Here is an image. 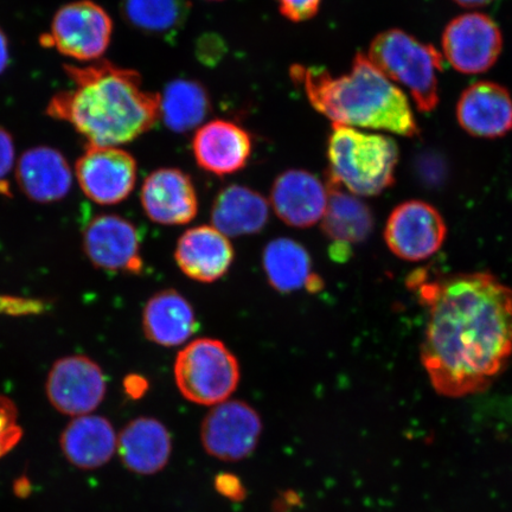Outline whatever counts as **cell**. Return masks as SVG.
I'll list each match as a JSON object with an SVG mask.
<instances>
[{
  "mask_svg": "<svg viewBox=\"0 0 512 512\" xmlns=\"http://www.w3.org/2000/svg\"><path fill=\"white\" fill-rule=\"evenodd\" d=\"M420 297L428 310L421 362L435 392H484L512 358V288L471 272L421 286Z\"/></svg>",
  "mask_w": 512,
  "mask_h": 512,
  "instance_id": "cell-1",
  "label": "cell"
},
{
  "mask_svg": "<svg viewBox=\"0 0 512 512\" xmlns=\"http://www.w3.org/2000/svg\"><path fill=\"white\" fill-rule=\"evenodd\" d=\"M64 70L73 86L50 99L47 114L72 126L87 145L119 147L157 123L160 95L146 91L136 70L108 61Z\"/></svg>",
  "mask_w": 512,
  "mask_h": 512,
  "instance_id": "cell-2",
  "label": "cell"
},
{
  "mask_svg": "<svg viewBox=\"0 0 512 512\" xmlns=\"http://www.w3.org/2000/svg\"><path fill=\"white\" fill-rule=\"evenodd\" d=\"M291 78L307 100L334 125L418 136L419 127L407 96L358 53L348 74L332 75L323 67L293 66Z\"/></svg>",
  "mask_w": 512,
  "mask_h": 512,
  "instance_id": "cell-3",
  "label": "cell"
},
{
  "mask_svg": "<svg viewBox=\"0 0 512 512\" xmlns=\"http://www.w3.org/2000/svg\"><path fill=\"white\" fill-rule=\"evenodd\" d=\"M328 160L329 181L356 196H379L395 183L399 147L384 134L332 125Z\"/></svg>",
  "mask_w": 512,
  "mask_h": 512,
  "instance_id": "cell-4",
  "label": "cell"
},
{
  "mask_svg": "<svg viewBox=\"0 0 512 512\" xmlns=\"http://www.w3.org/2000/svg\"><path fill=\"white\" fill-rule=\"evenodd\" d=\"M368 57L390 81L408 89L419 111L430 113L438 107L444 59L432 44L401 29H389L370 43Z\"/></svg>",
  "mask_w": 512,
  "mask_h": 512,
  "instance_id": "cell-5",
  "label": "cell"
},
{
  "mask_svg": "<svg viewBox=\"0 0 512 512\" xmlns=\"http://www.w3.org/2000/svg\"><path fill=\"white\" fill-rule=\"evenodd\" d=\"M240 379L238 358L219 339H196L176 357L177 388L184 399L196 405L216 406L227 401Z\"/></svg>",
  "mask_w": 512,
  "mask_h": 512,
  "instance_id": "cell-6",
  "label": "cell"
},
{
  "mask_svg": "<svg viewBox=\"0 0 512 512\" xmlns=\"http://www.w3.org/2000/svg\"><path fill=\"white\" fill-rule=\"evenodd\" d=\"M112 34V18L102 6L92 0H76L56 11L42 42L75 61L96 62L110 47Z\"/></svg>",
  "mask_w": 512,
  "mask_h": 512,
  "instance_id": "cell-7",
  "label": "cell"
},
{
  "mask_svg": "<svg viewBox=\"0 0 512 512\" xmlns=\"http://www.w3.org/2000/svg\"><path fill=\"white\" fill-rule=\"evenodd\" d=\"M262 428L261 416L251 405L227 400L204 416L201 443L210 457L222 462H241L258 447Z\"/></svg>",
  "mask_w": 512,
  "mask_h": 512,
  "instance_id": "cell-8",
  "label": "cell"
},
{
  "mask_svg": "<svg viewBox=\"0 0 512 512\" xmlns=\"http://www.w3.org/2000/svg\"><path fill=\"white\" fill-rule=\"evenodd\" d=\"M441 48L457 72L482 74L494 67L501 56L503 36L494 19L480 12H470L453 18L446 25Z\"/></svg>",
  "mask_w": 512,
  "mask_h": 512,
  "instance_id": "cell-9",
  "label": "cell"
},
{
  "mask_svg": "<svg viewBox=\"0 0 512 512\" xmlns=\"http://www.w3.org/2000/svg\"><path fill=\"white\" fill-rule=\"evenodd\" d=\"M80 188L89 200L113 206L126 200L136 187V159L118 146L87 145L75 164Z\"/></svg>",
  "mask_w": 512,
  "mask_h": 512,
  "instance_id": "cell-10",
  "label": "cell"
},
{
  "mask_svg": "<svg viewBox=\"0 0 512 512\" xmlns=\"http://www.w3.org/2000/svg\"><path fill=\"white\" fill-rule=\"evenodd\" d=\"M447 227L432 204L412 200L399 204L389 215L384 240L394 255L406 261L431 258L443 247Z\"/></svg>",
  "mask_w": 512,
  "mask_h": 512,
  "instance_id": "cell-11",
  "label": "cell"
},
{
  "mask_svg": "<svg viewBox=\"0 0 512 512\" xmlns=\"http://www.w3.org/2000/svg\"><path fill=\"white\" fill-rule=\"evenodd\" d=\"M107 383L101 368L86 356H68L55 362L47 380L48 399L62 414H91L104 401Z\"/></svg>",
  "mask_w": 512,
  "mask_h": 512,
  "instance_id": "cell-12",
  "label": "cell"
},
{
  "mask_svg": "<svg viewBox=\"0 0 512 512\" xmlns=\"http://www.w3.org/2000/svg\"><path fill=\"white\" fill-rule=\"evenodd\" d=\"M83 248L96 267L142 274L140 236L134 224L118 215H96L83 229Z\"/></svg>",
  "mask_w": 512,
  "mask_h": 512,
  "instance_id": "cell-13",
  "label": "cell"
},
{
  "mask_svg": "<svg viewBox=\"0 0 512 512\" xmlns=\"http://www.w3.org/2000/svg\"><path fill=\"white\" fill-rule=\"evenodd\" d=\"M140 201L146 216L164 226H183L198 213L194 182L184 171L175 168L158 169L147 176Z\"/></svg>",
  "mask_w": 512,
  "mask_h": 512,
  "instance_id": "cell-14",
  "label": "cell"
},
{
  "mask_svg": "<svg viewBox=\"0 0 512 512\" xmlns=\"http://www.w3.org/2000/svg\"><path fill=\"white\" fill-rule=\"evenodd\" d=\"M196 163L216 176L236 174L246 168L253 152V140L245 128L217 119L200 127L192 139Z\"/></svg>",
  "mask_w": 512,
  "mask_h": 512,
  "instance_id": "cell-15",
  "label": "cell"
},
{
  "mask_svg": "<svg viewBox=\"0 0 512 512\" xmlns=\"http://www.w3.org/2000/svg\"><path fill=\"white\" fill-rule=\"evenodd\" d=\"M460 127L472 137L495 139L512 131V98L507 88L491 81L472 83L457 104Z\"/></svg>",
  "mask_w": 512,
  "mask_h": 512,
  "instance_id": "cell-16",
  "label": "cell"
},
{
  "mask_svg": "<svg viewBox=\"0 0 512 512\" xmlns=\"http://www.w3.org/2000/svg\"><path fill=\"white\" fill-rule=\"evenodd\" d=\"M271 204L287 226L310 228L323 219L328 206V188L309 171L288 170L275 179Z\"/></svg>",
  "mask_w": 512,
  "mask_h": 512,
  "instance_id": "cell-17",
  "label": "cell"
},
{
  "mask_svg": "<svg viewBox=\"0 0 512 512\" xmlns=\"http://www.w3.org/2000/svg\"><path fill=\"white\" fill-rule=\"evenodd\" d=\"M232 242L213 226L194 227L181 235L175 249L179 270L188 278L211 284L224 277L233 265Z\"/></svg>",
  "mask_w": 512,
  "mask_h": 512,
  "instance_id": "cell-18",
  "label": "cell"
},
{
  "mask_svg": "<svg viewBox=\"0 0 512 512\" xmlns=\"http://www.w3.org/2000/svg\"><path fill=\"white\" fill-rule=\"evenodd\" d=\"M19 189L31 201L63 200L73 185V172L66 157L50 146H35L22 153L15 168Z\"/></svg>",
  "mask_w": 512,
  "mask_h": 512,
  "instance_id": "cell-19",
  "label": "cell"
},
{
  "mask_svg": "<svg viewBox=\"0 0 512 512\" xmlns=\"http://www.w3.org/2000/svg\"><path fill=\"white\" fill-rule=\"evenodd\" d=\"M117 453L127 470L139 476L156 475L170 462L171 433L159 420L142 416L118 434Z\"/></svg>",
  "mask_w": 512,
  "mask_h": 512,
  "instance_id": "cell-20",
  "label": "cell"
},
{
  "mask_svg": "<svg viewBox=\"0 0 512 512\" xmlns=\"http://www.w3.org/2000/svg\"><path fill=\"white\" fill-rule=\"evenodd\" d=\"M60 445L70 464L82 470H95L110 462L117 452L118 434L102 416H76L64 428Z\"/></svg>",
  "mask_w": 512,
  "mask_h": 512,
  "instance_id": "cell-21",
  "label": "cell"
},
{
  "mask_svg": "<svg viewBox=\"0 0 512 512\" xmlns=\"http://www.w3.org/2000/svg\"><path fill=\"white\" fill-rule=\"evenodd\" d=\"M143 330L153 343L178 347L198 330L196 312L183 294L176 290L160 291L144 307Z\"/></svg>",
  "mask_w": 512,
  "mask_h": 512,
  "instance_id": "cell-22",
  "label": "cell"
},
{
  "mask_svg": "<svg viewBox=\"0 0 512 512\" xmlns=\"http://www.w3.org/2000/svg\"><path fill=\"white\" fill-rule=\"evenodd\" d=\"M210 217L213 227L227 238H241L266 227L270 204L258 191L232 184L217 194Z\"/></svg>",
  "mask_w": 512,
  "mask_h": 512,
  "instance_id": "cell-23",
  "label": "cell"
},
{
  "mask_svg": "<svg viewBox=\"0 0 512 512\" xmlns=\"http://www.w3.org/2000/svg\"><path fill=\"white\" fill-rule=\"evenodd\" d=\"M328 206L322 219L323 234L334 243L354 245L366 241L374 230V215L368 204L338 184L326 182Z\"/></svg>",
  "mask_w": 512,
  "mask_h": 512,
  "instance_id": "cell-24",
  "label": "cell"
},
{
  "mask_svg": "<svg viewBox=\"0 0 512 512\" xmlns=\"http://www.w3.org/2000/svg\"><path fill=\"white\" fill-rule=\"evenodd\" d=\"M210 111L209 93L198 81L172 80L160 94L159 117L172 132L184 134L195 130Z\"/></svg>",
  "mask_w": 512,
  "mask_h": 512,
  "instance_id": "cell-25",
  "label": "cell"
},
{
  "mask_svg": "<svg viewBox=\"0 0 512 512\" xmlns=\"http://www.w3.org/2000/svg\"><path fill=\"white\" fill-rule=\"evenodd\" d=\"M262 266L268 284L279 293H292L306 286L312 275V260L307 249L288 238L272 240L262 253Z\"/></svg>",
  "mask_w": 512,
  "mask_h": 512,
  "instance_id": "cell-26",
  "label": "cell"
},
{
  "mask_svg": "<svg viewBox=\"0 0 512 512\" xmlns=\"http://www.w3.org/2000/svg\"><path fill=\"white\" fill-rule=\"evenodd\" d=\"M189 0H121V15L131 28L159 38H174L188 22Z\"/></svg>",
  "mask_w": 512,
  "mask_h": 512,
  "instance_id": "cell-27",
  "label": "cell"
},
{
  "mask_svg": "<svg viewBox=\"0 0 512 512\" xmlns=\"http://www.w3.org/2000/svg\"><path fill=\"white\" fill-rule=\"evenodd\" d=\"M22 435L14 403L0 395V459L14 450L21 441Z\"/></svg>",
  "mask_w": 512,
  "mask_h": 512,
  "instance_id": "cell-28",
  "label": "cell"
},
{
  "mask_svg": "<svg viewBox=\"0 0 512 512\" xmlns=\"http://www.w3.org/2000/svg\"><path fill=\"white\" fill-rule=\"evenodd\" d=\"M16 168L15 140L0 126V195L10 196L9 176Z\"/></svg>",
  "mask_w": 512,
  "mask_h": 512,
  "instance_id": "cell-29",
  "label": "cell"
},
{
  "mask_svg": "<svg viewBox=\"0 0 512 512\" xmlns=\"http://www.w3.org/2000/svg\"><path fill=\"white\" fill-rule=\"evenodd\" d=\"M49 304L41 299L0 296V315L11 317L37 316L47 312Z\"/></svg>",
  "mask_w": 512,
  "mask_h": 512,
  "instance_id": "cell-30",
  "label": "cell"
},
{
  "mask_svg": "<svg viewBox=\"0 0 512 512\" xmlns=\"http://www.w3.org/2000/svg\"><path fill=\"white\" fill-rule=\"evenodd\" d=\"M280 14L288 21L302 23L316 17L322 0H275Z\"/></svg>",
  "mask_w": 512,
  "mask_h": 512,
  "instance_id": "cell-31",
  "label": "cell"
},
{
  "mask_svg": "<svg viewBox=\"0 0 512 512\" xmlns=\"http://www.w3.org/2000/svg\"><path fill=\"white\" fill-rule=\"evenodd\" d=\"M215 489L221 496L232 502H242L247 496L245 485L233 473H220L214 480Z\"/></svg>",
  "mask_w": 512,
  "mask_h": 512,
  "instance_id": "cell-32",
  "label": "cell"
},
{
  "mask_svg": "<svg viewBox=\"0 0 512 512\" xmlns=\"http://www.w3.org/2000/svg\"><path fill=\"white\" fill-rule=\"evenodd\" d=\"M126 393L133 399H139L144 396L149 389V383L142 376L131 375L125 380Z\"/></svg>",
  "mask_w": 512,
  "mask_h": 512,
  "instance_id": "cell-33",
  "label": "cell"
},
{
  "mask_svg": "<svg viewBox=\"0 0 512 512\" xmlns=\"http://www.w3.org/2000/svg\"><path fill=\"white\" fill-rule=\"evenodd\" d=\"M10 64V46L8 36L0 28V75H2Z\"/></svg>",
  "mask_w": 512,
  "mask_h": 512,
  "instance_id": "cell-34",
  "label": "cell"
},
{
  "mask_svg": "<svg viewBox=\"0 0 512 512\" xmlns=\"http://www.w3.org/2000/svg\"><path fill=\"white\" fill-rule=\"evenodd\" d=\"M323 286H324L323 279L320 278L318 274L312 273L309 280H307L305 288L310 293H317V292L323 290Z\"/></svg>",
  "mask_w": 512,
  "mask_h": 512,
  "instance_id": "cell-35",
  "label": "cell"
},
{
  "mask_svg": "<svg viewBox=\"0 0 512 512\" xmlns=\"http://www.w3.org/2000/svg\"><path fill=\"white\" fill-rule=\"evenodd\" d=\"M453 2L463 6V8L477 9L491 4L494 0H453Z\"/></svg>",
  "mask_w": 512,
  "mask_h": 512,
  "instance_id": "cell-36",
  "label": "cell"
},
{
  "mask_svg": "<svg viewBox=\"0 0 512 512\" xmlns=\"http://www.w3.org/2000/svg\"><path fill=\"white\" fill-rule=\"evenodd\" d=\"M207 40L211 44L210 53H213V51L215 50L214 48L220 47L219 40H215V38H210V40H209V38H207ZM198 50H200L201 60L206 59V57L208 56L207 51H209V50H206V47L201 46V44H200V46H198Z\"/></svg>",
  "mask_w": 512,
  "mask_h": 512,
  "instance_id": "cell-37",
  "label": "cell"
},
{
  "mask_svg": "<svg viewBox=\"0 0 512 512\" xmlns=\"http://www.w3.org/2000/svg\"><path fill=\"white\" fill-rule=\"evenodd\" d=\"M207 2H222V0H207Z\"/></svg>",
  "mask_w": 512,
  "mask_h": 512,
  "instance_id": "cell-38",
  "label": "cell"
}]
</instances>
